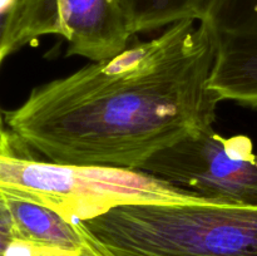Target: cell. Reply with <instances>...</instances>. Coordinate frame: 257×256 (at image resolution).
Instances as JSON below:
<instances>
[{
  "label": "cell",
  "instance_id": "11",
  "mask_svg": "<svg viewBox=\"0 0 257 256\" xmlns=\"http://www.w3.org/2000/svg\"><path fill=\"white\" fill-rule=\"evenodd\" d=\"M18 3H19V0H0V42H2L5 25L14 13L15 8L18 7ZM2 59H0V65H2Z\"/></svg>",
  "mask_w": 257,
  "mask_h": 256
},
{
  "label": "cell",
  "instance_id": "9",
  "mask_svg": "<svg viewBox=\"0 0 257 256\" xmlns=\"http://www.w3.org/2000/svg\"><path fill=\"white\" fill-rule=\"evenodd\" d=\"M0 232L13 237V218L8 206L7 197L0 191Z\"/></svg>",
  "mask_w": 257,
  "mask_h": 256
},
{
  "label": "cell",
  "instance_id": "5",
  "mask_svg": "<svg viewBox=\"0 0 257 256\" xmlns=\"http://www.w3.org/2000/svg\"><path fill=\"white\" fill-rule=\"evenodd\" d=\"M215 58L210 84L221 99L257 109V7L207 24Z\"/></svg>",
  "mask_w": 257,
  "mask_h": 256
},
{
  "label": "cell",
  "instance_id": "2",
  "mask_svg": "<svg viewBox=\"0 0 257 256\" xmlns=\"http://www.w3.org/2000/svg\"><path fill=\"white\" fill-rule=\"evenodd\" d=\"M75 225L97 256H257V203H128Z\"/></svg>",
  "mask_w": 257,
  "mask_h": 256
},
{
  "label": "cell",
  "instance_id": "10",
  "mask_svg": "<svg viewBox=\"0 0 257 256\" xmlns=\"http://www.w3.org/2000/svg\"><path fill=\"white\" fill-rule=\"evenodd\" d=\"M5 119L0 112V155H14V142H13V136L7 130Z\"/></svg>",
  "mask_w": 257,
  "mask_h": 256
},
{
  "label": "cell",
  "instance_id": "7",
  "mask_svg": "<svg viewBox=\"0 0 257 256\" xmlns=\"http://www.w3.org/2000/svg\"><path fill=\"white\" fill-rule=\"evenodd\" d=\"M13 218V238L60 252L80 253L88 248L77 225L52 208L4 193Z\"/></svg>",
  "mask_w": 257,
  "mask_h": 256
},
{
  "label": "cell",
  "instance_id": "3",
  "mask_svg": "<svg viewBox=\"0 0 257 256\" xmlns=\"http://www.w3.org/2000/svg\"><path fill=\"white\" fill-rule=\"evenodd\" d=\"M0 191L52 208L70 222L128 203H212L143 171L0 155Z\"/></svg>",
  "mask_w": 257,
  "mask_h": 256
},
{
  "label": "cell",
  "instance_id": "13",
  "mask_svg": "<svg viewBox=\"0 0 257 256\" xmlns=\"http://www.w3.org/2000/svg\"><path fill=\"white\" fill-rule=\"evenodd\" d=\"M94 253H95V252H94ZM94 256H97V255H94Z\"/></svg>",
  "mask_w": 257,
  "mask_h": 256
},
{
  "label": "cell",
  "instance_id": "12",
  "mask_svg": "<svg viewBox=\"0 0 257 256\" xmlns=\"http://www.w3.org/2000/svg\"><path fill=\"white\" fill-rule=\"evenodd\" d=\"M13 237L9 235L0 232V256H7V251L9 248L10 243H12Z\"/></svg>",
  "mask_w": 257,
  "mask_h": 256
},
{
  "label": "cell",
  "instance_id": "6",
  "mask_svg": "<svg viewBox=\"0 0 257 256\" xmlns=\"http://www.w3.org/2000/svg\"><path fill=\"white\" fill-rule=\"evenodd\" d=\"M53 7L54 35L68 43L67 55L109 59L135 35L118 0H54Z\"/></svg>",
  "mask_w": 257,
  "mask_h": 256
},
{
  "label": "cell",
  "instance_id": "8",
  "mask_svg": "<svg viewBox=\"0 0 257 256\" xmlns=\"http://www.w3.org/2000/svg\"><path fill=\"white\" fill-rule=\"evenodd\" d=\"M133 34L163 30L187 19L200 22L207 0H118Z\"/></svg>",
  "mask_w": 257,
  "mask_h": 256
},
{
  "label": "cell",
  "instance_id": "1",
  "mask_svg": "<svg viewBox=\"0 0 257 256\" xmlns=\"http://www.w3.org/2000/svg\"><path fill=\"white\" fill-rule=\"evenodd\" d=\"M210 27L187 19L160 35L35 87L4 113L13 138L47 161L141 171L152 156L212 128Z\"/></svg>",
  "mask_w": 257,
  "mask_h": 256
},
{
  "label": "cell",
  "instance_id": "4",
  "mask_svg": "<svg viewBox=\"0 0 257 256\" xmlns=\"http://www.w3.org/2000/svg\"><path fill=\"white\" fill-rule=\"evenodd\" d=\"M141 171L216 205L257 203V153L245 135L208 128L157 152Z\"/></svg>",
  "mask_w": 257,
  "mask_h": 256
}]
</instances>
